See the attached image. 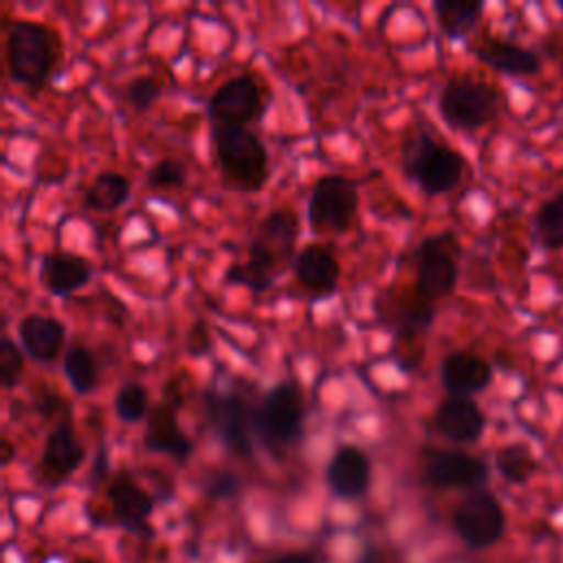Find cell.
Segmentation results:
<instances>
[{
	"instance_id": "cell-30",
	"label": "cell",
	"mask_w": 563,
	"mask_h": 563,
	"mask_svg": "<svg viewBox=\"0 0 563 563\" xmlns=\"http://www.w3.org/2000/svg\"><path fill=\"white\" fill-rule=\"evenodd\" d=\"M24 356L26 354L22 352V347H18V343L11 336L2 334V339H0V385L4 389H13L20 383V378L24 374Z\"/></svg>"
},
{
	"instance_id": "cell-9",
	"label": "cell",
	"mask_w": 563,
	"mask_h": 563,
	"mask_svg": "<svg viewBox=\"0 0 563 563\" xmlns=\"http://www.w3.org/2000/svg\"><path fill=\"white\" fill-rule=\"evenodd\" d=\"M358 213V189L343 174H323L314 180L308 198L306 220L317 235L347 233Z\"/></svg>"
},
{
	"instance_id": "cell-24",
	"label": "cell",
	"mask_w": 563,
	"mask_h": 563,
	"mask_svg": "<svg viewBox=\"0 0 563 563\" xmlns=\"http://www.w3.org/2000/svg\"><path fill=\"white\" fill-rule=\"evenodd\" d=\"M130 178L117 169L99 172L84 191V207L97 213H110L130 200Z\"/></svg>"
},
{
	"instance_id": "cell-36",
	"label": "cell",
	"mask_w": 563,
	"mask_h": 563,
	"mask_svg": "<svg viewBox=\"0 0 563 563\" xmlns=\"http://www.w3.org/2000/svg\"><path fill=\"white\" fill-rule=\"evenodd\" d=\"M110 466H108V449L101 444L95 460H92V468H90V486H99V484H108L110 479Z\"/></svg>"
},
{
	"instance_id": "cell-34",
	"label": "cell",
	"mask_w": 563,
	"mask_h": 563,
	"mask_svg": "<svg viewBox=\"0 0 563 563\" xmlns=\"http://www.w3.org/2000/svg\"><path fill=\"white\" fill-rule=\"evenodd\" d=\"M35 409L40 411L42 418L46 420H53L55 424L59 422H73V409L70 405L64 400L62 394L57 391H51V389H42L35 398Z\"/></svg>"
},
{
	"instance_id": "cell-26",
	"label": "cell",
	"mask_w": 563,
	"mask_h": 563,
	"mask_svg": "<svg viewBox=\"0 0 563 563\" xmlns=\"http://www.w3.org/2000/svg\"><path fill=\"white\" fill-rule=\"evenodd\" d=\"M64 376L70 385V389L79 396H88L97 389L99 385V361L95 356V352L88 345L81 343H73L66 352H64Z\"/></svg>"
},
{
	"instance_id": "cell-35",
	"label": "cell",
	"mask_w": 563,
	"mask_h": 563,
	"mask_svg": "<svg viewBox=\"0 0 563 563\" xmlns=\"http://www.w3.org/2000/svg\"><path fill=\"white\" fill-rule=\"evenodd\" d=\"M185 350L189 356H205L211 350V332L202 319L189 325L185 336Z\"/></svg>"
},
{
	"instance_id": "cell-6",
	"label": "cell",
	"mask_w": 563,
	"mask_h": 563,
	"mask_svg": "<svg viewBox=\"0 0 563 563\" xmlns=\"http://www.w3.org/2000/svg\"><path fill=\"white\" fill-rule=\"evenodd\" d=\"M501 108L495 86L471 75H453L440 92L438 112L451 130L475 132L488 125Z\"/></svg>"
},
{
	"instance_id": "cell-33",
	"label": "cell",
	"mask_w": 563,
	"mask_h": 563,
	"mask_svg": "<svg viewBox=\"0 0 563 563\" xmlns=\"http://www.w3.org/2000/svg\"><path fill=\"white\" fill-rule=\"evenodd\" d=\"M163 86L154 75H139L128 81L125 97L134 110H147L154 106V101L161 97Z\"/></svg>"
},
{
	"instance_id": "cell-39",
	"label": "cell",
	"mask_w": 563,
	"mask_h": 563,
	"mask_svg": "<svg viewBox=\"0 0 563 563\" xmlns=\"http://www.w3.org/2000/svg\"><path fill=\"white\" fill-rule=\"evenodd\" d=\"M556 7L563 11V0H559V2H556Z\"/></svg>"
},
{
	"instance_id": "cell-17",
	"label": "cell",
	"mask_w": 563,
	"mask_h": 563,
	"mask_svg": "<svg viewBox=\"0 0 563 563\" xmlns=\"http://www.w3.org/2000/svg\"><path fill=\"white\" fill-rule=\"evenodd\" d=\"M290 271L295 282L312 297H330L339 288L341 264L336 255L319 242H308L303 249H299Z\"/></svg>"
},
{
	"instance_id": "cell-14",
	"label": "cell",
	"mask_w": 563,
	"mask_h": 563,
	"mask_svg": "<svg viewBox=\"0 0 563 563\" xmlns=\"http://www.w3.org/2000/svg\"><path fill=\"white\" fill-rule=\"evenodd\" d=\"M378 317L394 330L396 341H402L407 347L420 339L435 319V303L427 301L411 286L409 295H394V290L385 297L376 299Z\"/></svg>"
},
{
	"instance_id": "cell-32",
	"label": "cell",
	"mask_w": 563,
	"mask_h": 563,
	"mask_svg": "<svg viewBox=\"0 0 563 563\" xmlns=\"http://www.w3.org/2000/svg\"><path fill=\"white\" fill-rule=\"evenodd\" d=\"M240 477L229 468H213L202 477V493L213 501L233 499L240 495Z\"/></svg>"
},
{
	"instance_id": "cell-31",
	"label": "cell",
	"mask_w": 563,
	"mask_h": 563,
	"mask_svg": "<svg viewBox=\"0 0 563 563\" xmlns=\"http://www.w3.org/2000/svg\"><path fill=\"white\" fill-rule=\"evenodd\" d=\"M187 180V167L172 156L158 158L147 169V185L152 189H180Z\"/></svg>"
},
{
	"instance_id": "cell-28",
	"label": "cell",
	"mask_w": 563,
	"mask_h": 563,
	"mask_svg": "<svg viewBox=\"0 0 563 563\" xmlns=\"http://www.w3.org/2000/svg\"><path fill=\"white\" fill-rule=\"evenodd\" d=\"M532 229L543 251L563 249V191L552 194L537 207L532 216Z\"/></svg>"
},
{
	"instance_id": "cell-16",
	"label": "cell",
	"mask_w": 563,
	"mask_h": 563,
	"mask_svg": "<svg viewBox=\"0 0 563 563\" xmlns=\"http://www.w3.org/2000/svg\"><path fill=\"white\" fill-rule=\"evenodd\" d=\"M328 490L339 499H361L372 486V460L356 444H339L325 464Z\"/></svg>"
},
{
	"instance_id": "cell-2",
	"label": "cell",
	"mask_w": 563,
	"mask_h": 563,
	"mask_svg": "<svg viewBox=\"0 0 563 563\" xmlns=\"http://www.w3.org/2000/svg\"><path fill=\"white\" fill-rule=\"evenodd\" d=\"M62 59L57 33L35 20H13L4 33L9 79L24 88H42Z\"/></svg>"
},
{
	"instance_id": "cell-22",
	"label": "cell",
	"mask_w": 563,
	"mask_h": 563,
	"mask_svg": "<svg viewBox=\"0 0 563 563\" xmlns=\"http://www.w3.org/2000/svg\"><path fill=\"white\" fill-rule=\"evenodd\" d=\"M473 51L482 64H486L488 68L504 73V75L534 77L541 73L539 53L523 44L510 42V40L486 35L475 44Z\"/></svg>"
},
{
	"instance_id": "cell-23",
	"label": "cell",
	"mask_w": 563,
	"mask_h": 563,
	"mask_svg": "<svg viewBox=\"0 0 563 563\" xmlns=\"http://www.w3.org/2000/svg\"><path fill=\"white\" fill-rule=\"evenodd\" d=\"M92 277V264L68 251H53L42 257L40 282L53 297H70Z\"/></svg>"
},
{
	"instance_id": "cell-29",
	"label": "cell",
	"mask_w": 563,
	"mask_h": 563,
	"mask_svg": "<svg viewBox=\"0 0 563 563\" xmlns=\"http://www.w3.org/2000/svg\"><path fill=\"white\" fill-rule=\"evenodd\" d=\"M152 409L147 387L139 380H125L114 394V413L125 424H136L147 418Z\"/></svg>"
},
{
	"instance_id": "cell-5",
	"label": "cell",
	"mask_w": 563,
	"mask_h": 563,
	"mask_svg": "<svg viewBox=\"0 0 563 563\" xmlns=\"http://www.w3.org/2000/svg\"><path fill=\"white\" fill-rule=\"evenodd\" d=\"M306 427V402L295 380H277L253 411V431L264 449L279 457L290 451Z\"/></svg>"
},
{
	"instance_id": "cell-37",
	"label": "cell",
	"mask_w": 563,
	"mask_h": 563,
	"mask_svg": "<svg viewBox=\"0 0 563 563\" xmlns=\"http://www.w3.org/2000/svg\"><path fill=\"white\" fill-rule=\"evenodd\" d=\"M268 563H319V559L306 550H288L273 556Z\"/></svg>"
},
{
	"instance_id": "cell-25",
	"label": "cell",
	"mask_w": 563,
	"mask_h": 563,
	"mask_svg": "<svg viewBox=\"0 0 563 563\" xmlns=\"http://www.w3.org/2000/svg\"><path fill=\"white\" fill-rule=\"evenodd\" d=\"M484 2H468V0H435L433 15L440 31L449 40L466 37L482 20Z\"/></svg>"
},
{
	"instance_id": "cell-12",
	"label": "cell",
	"mask_w": 563,
	"mask_h": 563,
	"mask_svg": "<svg viewBox=\"0 0 563 563\" xmlns=\"http://www.w3.org/2000/svg\"><path fill=\"white\" fill-rule=\"evenodd\" d=\"M488 464L462 449L427 446L422 451V479L433 488L477 490L488 482Z\"/></svg>"
},
{
	"instance_id": "cell-13",
	"label": "cell",
	"mask_w": 563,
	"mask_h": 563,
	"mask_svg": "<svg viewBox=\"0 0 563 563\" xmlns=\"http://www.w3.org/2000/svg\"><path fill=\"white\" fill-rule=\"evenodd\" d=\"M110 515L117 526L136 537H150L154 530L150 517L154 512V497L134 479L128 468H119L106 484Z\"/></svg>"
},
{
	"instance_id": "cell-21",
	"label": "cell",
	"mask_w": 563,
	"mask_h": 563,
	"mask_svg": "<svg viewBox=\"0 0 563 563\" xmlns=\"http://www.w3.org/2000/svg\"><path fill=\"white\" fill-rule=\"evenodd\" d=\"M18 341L22 352L42 365L55 363L66 345V325L51 314L29 312L18 323Z\"/></svg>"
},
{
	"instance_id": "cell-20",
	"label": "cell",
	"mask_w": 563,
	"mask_h": 563,
	"mask_svg": "<svg viewBox=\"0 0 563 563\" xmlns=\"http://www.w3.org/2000/svg\"><path fill=\"white\" fill-rule=\"evenodd\" d=\"M440 380L449 396L473 398L490 385L493 365L473 350H453L440 363Z\"/></svg>"
},
{
	"instance_id": "cell-8",
	"label": "cell",
	"mask_w": 563,
	"mask_h": 563,
	"mask_svg": "<svg viewBox=\"0 0 563 563\" xmlns=\"http://www.w3.org/2000/svg\"><path fill=\"white\" fill-rule=\"evenodd\" d=\"M460 240L453 231H440L418 242L413 251V288L420 297L435 303L449 297L460 275Z\"/></svg>"
},
{
	"instance_id": "cell-19",
	"label": "cell",
	"mask_w": 563,
	"mask_h": 563,
	"mask_svg": "<svg viewBox=\"0 0 563 563\" xmlns=\"http://www.w3.org/2000/svg\"><path fill=\"white\" fill-rule=\"evenodd\" d=\"M143 446L150 453H161L178 464H185L194 453L191 438L178 424V411L165 402L152 405L145 418Z\"/></svg>"
},
{
	"instance_id": "cell-27",
	"label": "cell",
	"mask_w": 563,
	"mask_h": 563,
	"mask_svg": "<svg viewBox=\"0 0 563 563\" xmlns=\"http://www.w3.org/2000/svg\"><path fill=\"white\" fill-rule=\"evenodd\" d=\"M493 464L508 484H528L539 468L532 449L523 442H510L499 446L495 451Z\"/></svg>"
},
{
	"instance_id": "cell-38",
	"label": "cell",
	"mask_w": 563,
	"mask_h": 563,
	"mask_svg": "<svg viewBox=\"0 0 563 563\" xmlns=\"http://www.w3.org/2000/svg\"><path fill=\"white\" fill-rule=\"evenodd\" d=\"M13 455H15V449H13L11 440H9V438H2V442H0V462H2V466H9L11 460H13Z\"/></svg>"
},
{
	"instance_id": "cell-10",
	"label": "cell",
	"mask_w": 563,
	"mask_h": 563,
	"mask_svg": "<svg viewBox=\"0 0 563 563\" xmlns=\"http://www.w3.org/2000/svg\"><path fill=\"white\" fill-rule=\"evenodd\" d=\"M451 523L466 548L486 550L504 537L506 512L490 490L477 488L457 504Z\"/></svg>"
},
{
	"instance_id": "cell-7",
	"label": "cell",
	"mask_w": 563,
	"mask_h": 563,
	"mask_svg": "<svg viewBox=\"0 0 563 563\" xmlns=\"http://www.w3.org/2000/svg\"><path fill=\"white\" fill-rule=\"evenodd\" d=\"M253 411L249 400L238 391L218 387H207L202 391V413L209 431L240 460H251L255 453Z\"/></svg>"
},
{
	"instance_id": "cell-15",
	"label": "cell",
	"mask_w": 563,
	"mask_h": 563,
	"mask_svg": "<svg viewBox=\"0 0 563 563\" xmlns=\"http://www.w3.org/2000/svg\"><path fill=\"white\" fill-rule=\"evenodd\" d=\"M86 460V449L73 427V422H59L53 424L48 431L42 455H40V477L46 486H62L73 473L84 464Z\"/></svg>"
},
{
	"instance_id": "cell-3",
	"label": "cell",
	"mask_w": 563,
	"mask_h": 563,
	"mask_svg": "<svg viewBox=\"0 0 563 563\" xmlns=\"http://www.w3.org/2000/svg\"><path fill=\"white\" fill-rule=\"evenodd\" d=\"M464 156L424 128L411 130L400 145V169L427 196L453 191L464 178Z\"/></svg>"
},
{
	"instance_id": "cell-1",
	"label": "cell",
	"mask_w": 563,
	"mask_h": 563,
	"mask_svg": "<svg viewBox=\"0 0 563 563\" xmlns=\"http://www.w3.org/2000/svg\"><path fill=\"white\" fill-rule=\"evenodd\" d=\"M299 235V218L290 207L271 209L257 224L246 246L244 262L229 266L224 282L244 286L251 292H266L275 279L292 266L295 244Z\"/></svg>"
},
{
	"instance_id": "cell-4",
	"label": "cell",
	"mask_w": 563,
	"mask_h": 563,
	"mask_svg": "<svg viewBox=\"0 0 563 563\" xmlns=\"http://www.w3.org/2000/svg\"><path fill=\"white\" fill-rule=\"evenodd\" d=\"M211 147L222 180L242 194L260 191L271 178V156L249 128L211 125Z\"/></svg>"
},
{
	"instance_id": "cell-11",
	"label": "cell",
	"mask_w": 563,
	"mask_h": 563,
	"mask_svg": "<svg viewBox=\"0 0 563 563\" xmlns=\"http://www.w3.org/2000/svg\"><path fill=\"white\" fill-rule=\"evenodd\" d=\"M266 112L264 88L257 77L242 73L222 81L207 101V114L211 125L249 128Z\"/></svg>"
},
{
	"instance_id": "cell-18",
	"label": "cell",
	"mask_w": 563,
	"mask_h": 563,
	"mask_svg": "<svg viewBox=\"0 0 563 563\" xmlns=\"http://www.w3.org/2000/svg\"><path fill=\"white\" fill-rule=\"evenodd\" d=\"M433 429L453 444H475L486 429V413L466 396H446L433 411Z\"/></svg>"
}]
</instances>
